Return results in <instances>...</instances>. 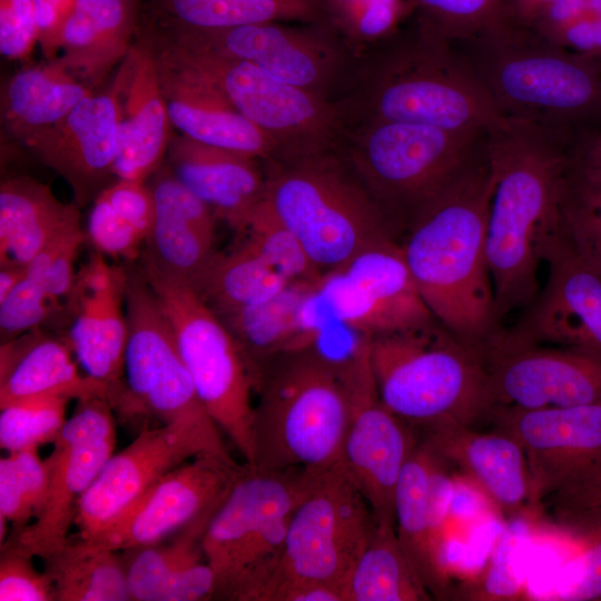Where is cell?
Masks as SVG:
<instances>
[{
  "label": "cell",
  "instance_id": "obj_1",
  "mask_svg": "<svg viewBox=\"0 0 601 601\" xmlns=\"http://www.w3.org/2000/svg\"><path fill=\"white\" fill-rule=\"evenodd\" d=\"M575 134L513 119L487 132L493 189L486 259L497 321L539 294V267L564 226Z\"/></svg>",
  "mask_w": 601,
  "mask_h": 601
},
{
  "label": "cell",
  "instance_id": "obj_2",
  "mask_svg": "<svg viewBox=\"0 0 601 601\" xmlns=\"http://www.w3.org/2000/svg\"><path fill=\"white\" fill-rule=\"evenodd\" d=\"M492 189L485 137L418 208L400 242L431 313L481 354L500 331L486 259Z\"/></svg>",
  "mask_w": 601,
  "mask_h": 601
},
{
  "label": "cell",
  "instance_id": "obj_3",
  "mask_svg": "<svg viewBox=\"0 0 601 601\" xmlns=\"http://www.w3.org/2000/svg\"><path fill=\"white\" fill-rule=\"evenodd\" d=\"M333 101L345 127L407 122L490 132L508 121L455 45L416 13L396 32L354 56Z\"/></svg>",
  "mask_w": 601,
  "mask_h": 601
},
{
  "label": "cell",
  "instance_id": "obj_4",
  "mask_svg": "<svg viewBox=\"0 0 601 601\" xmlns=\"http://www.w3.org/2000/svg\"><path fill=\"white\" fill-rule=\"evenodd\" d=\"M454 45L504 118L574 132L601 125V60L513 22Z\"/></svg>",
  "mask_w": 601,
  "mask_h": 601
},
{
  "label": "cell",
  "instance_id": "obj_5",
  "mask_svg": "<svg viewBox=\"0 0 601 601\" xmlns=\"http://www.w3.org/2000/svg\"><path fill=\"white\" fill-rule=\"evenodd\" d=\"M253 381L250 467L323 471L342 462L348 404L339 361L315 345L286 351L259 363Z\"/></svg>",
  "mask_w": 601,
  "mask_h": 601
},
{
  "label": "cell",
  "instance_id": "obj_6",
  "mask_svg": "<svg viewBox=\"0 0 601 601\" xmlns=\"http://www.w3.org/2000/svg\"><path fill=\"white\" fill-rule=\"evenodd\" d=\"M264 168V199L322 274L394 236L339 144L269 159Z\"/></svg>",
  "mask_w": 601,
  "mask_h": 601
},
{
  "label": "cell",
  "instance_id": "obj_7",
  "mask_svg": "<svg viewBox=\"0 0 601 601\" xmlns=\"http://www.w3.org/2000/svg\"><path fill=\"white\" fill-rule=\"evenodd\" d=\"M370 361L382 402L412 428L471 425L491 407L482 354L437 319L371 337Z\"/></svg>",
  "mask_w": 601,
  "mask_h": 601
},
{
  "label": "cell",
  "instance_id": "obj_8",
  "mask_svg": "<svg viewBox=\"0 0 601 601\" xmlns=\"http://www.w3.org/2000/svg\"><path fill=\"white\" fill-rule=\"evenodd\" d=\"M318 471H259L244 465L203 538L214 599L255 601L277 570L292 516Z\"/></svg>",
  "mask_w": 601,
  "mask_h": 601
},
{
  "label": "cell",
  "instance_id": "obj_9",
  "mask_svg": "<svg viewBox=\"0 0 601 601\" xmlns=\"http://www.w3.org/2000/svg\"><path fill=\"white\" fill-rule=\"evenodd\" d=\"M487 132L407 122L345 127L339 146L396 237Z\"/></svg>",
  "mask_w": 601,
  "mask_h": 601
},
{
  "label": "cell",
  "instance_id": "obj_10",
  "mask_svg": "<svg viewBox=\"0 0 601 601\" xmlns=\"http://www.w3.org/2000/svg\"><path fill=\"white\" fill-rule=\"evenodd\" d=\"M142 256L141 269L169 323L196 392L218 428L254 463V381L249 364L220 318L191 285Z\"/></svg>",
  "mask_w": 601,
  "mask_h": 601
},
{
  "label": "cell",
  "instance_id": "obj_11",
  "mask_svg": "<svg viewBox=\"0 0 601 601\" xmlns=\"http://www.w3.org/2000/svg\"><path fill=\"white\" fill-rule=\"evenodd\" d=\"M140 29L157 53L205 78L267 135L277 147L276 158L339 144L345 122L334 101L279 82L247 61L178 43L145 26Z\"/></svg>",
  "mask_w": 601,
  "mask_h": 601
},
{
  "label": "cell",
  "instance_id": "obj_12",
  "mask_svg": "<svg viewBox=\"0 0 601 601\" xmlns=\"http://www.w3.org/2000/svg\"><path fill=\"white\" fill-rule=\"evenodd\" d=\"M125 381L139 414L191 433L206 452L237 464L201 403L141 267L127 269Z\"/></svg>",
  "mask_w": 601,
  "mask_h": 601
},
{
  "label": "cell",
  "instance_id": "obj_13",
  "mask_svg": "<svg viewBox=\"0 0 601 601\" xmlns=\"http://www.w3.org/2000/svg\"><path fill=\"white\" fill-rule=\"evenodd\" d=\"M376 525L343 462L316 472L292 516L279 565L255 601L278 580L321 582L346 601L349 578Z\"/></svg>",
  "mask_w": 601,
  "mask_h": 601
},
{
  "label": "cell",
  "instance_id": "obj_14",
  "mask_svg": "<svg viewBox=\"0 0 601 601\" xmlns=\"http://www.w3.org/2000/svg\"><path fill=\"white\" fill-rule=\"evenodd\" d=\"M145 26L178 43L247 61L279 82L331 101L354 61L352 50L325 22H265L219 30Z\"/></svg>",
  "mask_w": 601,
  "mask_h": 601
},
{
  "label": "cell",
  "instance_id": "obj_15",
  "mask_svg": "<svg viewBox=\"0 0 601 601\" xmlns=\"http://www.w3.org/2000/svg\"><path fill=\"white\" fill-rule=\"evenodd\" d=\"M339 362L348 404L343 465L377 523L395 526L396 487L417 437L378 395L368 337L359 336L351 354Z\"/></svg>",
  "mask_w": 601,
  "mask_h": 601
},
{
  "label": "cell",
  "instance_id": "obj_16",
  "mask_svg": "<svg viewBox=\"0 0 601 601\" xmlns=\"http://www.w3.org/2000/svg\"><path fill=\"white\" fill-rule=\"evenodd\" d=\"M112 411V406L100 397L78 401L75 413L67 418L51 443V453L45 459L48 490L41 512L24 529L9 534L4 542L42 560L69 542L81 496L114 454L116 424Z\"/></svg>",
  "mask_w": 601,
  "mask_h": 601
},
{
  "label": "cell",
  "instance_id": "obj_17",
  "mask_svg": "<svg viewBox=\"0 0 601 601\" xmlns=\"http://www.w3.org/2000/svg\"><path fill=\"white\" fill-rule=\"evenodd\" d=\"M318 297L334 317L362 337L427 325L436 318L422 299L394 236L324 273Z\"/></svg>",
  "mask_w": 601,
  "mask_h": 601
},
{
  "label": "cell",
  "instance_id": "obj_18",
  "mask_svg": "<svg viewBox=\"0 0 601 601\" xmlns=\"http://www.w3.org/2000/svg\"><path fill=\"white\" fill-rule=\"evenodd\" d=\"M483 358L491 407L601 403V357L565 347L512 343L499 331Z\"/></svg>",
  "mask_w": 601,
  "mask_h": 601
},
{
  "label": "cell",
  "instance_id": "obj_19",
  "mask_svg": "<svg viewBox=\"0 0 601 601\" xmlns=\"http://www.w3.org/2000/svg\"><path fill=\"white\" fill-rule=\"evenodd\" d=\"M495 430L524 450L531 491V519L543 502L577 474L601 464V403L524 410L492 406Z\"/></svg>",
  "mask_w": 601,
  "mask_h": 601
},
{
  "label": "cell",
  "instance_id": "obj_20",
  "mask_svg": "<svg viewBox=\"0 0 601 601\" xmlns=\"http://www.w3.org/2000/svg\"><path fill=\"white\" fill-rule=\"evenodd\" d=\"M126 286L127 269L96 250L77 270L65 311L72 318L67 341L79 365L110 388L116 411L131 417L136 410L125 381Z\"/></svg>",
  "mask_w": 601,
  "mask_h": 601
},
{
  "label": "cell",
  "instance_id": "obj_21",
  "mask_svg": "<svg viewBox=\"0 0 601 601\" xmlns=\"http://www.w3.org/2000/svg\"><path fill=\"white\" fill-rule=\"evenodd\" d=\"M546 283L524 315L500 335L512 343L554 345L601 357V278L563 230L544 255Z\"/></svg>",
  "mask_w": 601,
  "mask_h": 601
},
{
  "label": "cell",
  "instance_id": "obj_22",
  "mask_svg": "<svg viewBox=\"0 0 601 601\" xmlns=\"http://www.w3.org/2000/svg\"><path fill=\"white\" fill-rule=\"evenodd\" d=\"M244 465L209 455L196 456L158 480L106 531L92 539H82L118 552L162 542L218 506Z\"/></svg>",
  "mask_w": 601,
  "mask_h": 601
},
{
  "label": "cell",
  "instance_id": "obj_23",
  "mask_svg": "<svg viewBox=\"0 0 601 601\" xmlns=\"http://www.w3.org/2000/svg\"><path fill=\"white\" fill-rule=\"evenodd\" d=\"M119 119V91L112 77L26 146L69 185L79 208L116 178Z\"/></svg>",
  "mask_w": 601,
  "mask_h": 601
},
{
  "label": "cell",
  "instance_id": "obj_24",
  "mask_svg": "<svg viewBox=\"0 0 601 601\" xmlns=\"http://www.w3.org/2000/svg\"><path fill=\"white\" fill-rule=\"evenodd\" d=\"M200 455L209 454L181 427L142 428L128 446L110 456L81 496L75 521L79 536L92 539L106 531L158 480Z\"/></svg>",
  "mask_w": 601,
  "mask_h": 601
},
{
  "label": "cell",
  "instance_id": "obj_25",
  "mask_svg": "<svg viewBox=\"0 0 601 601\" xmlns=\"http://www.w3.org/2000/svg\"><path fill=\"white\" fill-rule=\"evenodd\" d=\"M445 463L418 441L395 494V531L411 565L433 599H451L444 518L451 481Z\"/></svg>",
  "mask_w": 601,
  "mask_h": 601
},
{
  "label": "cell",
  "instance_id": "obj_26",
  "mask_svg": "<svg viewBox=\"0 0 601 601\" xmlns=\"http://www.w3.org/2000/svg\"><path fill=\"white\" fill-rule=\"evenodd\" d=\"M114 77L120 105L115 176L146 181L165 162L173 125L151 45L140 31Z\"/></svg>",
  "mask_w": 601,
  "mask_h": 601
},
{
  "label": "cell",
  "instance_id": "obj_27",
  "mask_svg": "<svg viewBox=\"0 0 601 601\" xmlns=\"http://www.w3.org/2000/svg\"><path fill=\"white\" fill-rule=\"evenodd\" d=\"M421 432L417 441L454 466L505 519L531 518L530 472L515 439L497 430L481 433L459 424Z\"/></svg>",
  "mask_w": 601,
  "mask_h": 601
},
{
  "label": "cell",
  "instance_id": "obj_28",
  "mask_svg": "<svg viewBox=\"0 0 601 601\" xmlns=\"http://www.w3.org/2000/svg\"><path fill=\"white\" fill-rule=\"evenodd\" d=\"M152 51L168 115L180 135L263 161L277 157L273 140L238 112L214 85Z\"/></svg>",
  "mask_w": 601,
  "mask_h": 601
},
{
  "label": "cell",
  "instance_id": "obj_29",
  "mask_svg": "<svg viewBox=\"0 0 601 601\" xmlns=\"http://www.w3.org/2000/svg\"><path fill=\"white\" fill-rule=\"evenodd\" d=\"M165 162L176 178L217 218L238 233L264 199V161L255 157L173 135Z\"/></svg>",
  "mask_w": 601,
  "mask_h": 601
},
{
  "label": "cell",
  "instance_id": "obj_30",
  "mask_svg": "<svg viewBox=\"0 0 601 601\" xmlns=\"http://www.w3.org/2000/svg\"><path fill=\"white\" fill-rule=\"evenodd\" d=\"M155 219L142 255L160 270L193 284L216 253L213 210L166 162L152 176Z\"/></svg>",
  "mask_w": 601,
  "mask_h": 601
},
{
  "label": "cell",
  "instance_id": "obj_31",
  "mask_svg": "<svg viewBox=\"0 0 601 601\" xmlns=\"http://www.w3.org/2000/svg\"><path fill=\"white\" fill-rule=\"evenodd\" d=\"M73 355L67 339L40 328L1 343L0 408L31 397L60 396L77 401L100 397L116 411L110 388L80 372Z\"/></svg>",
  "mask_w": 601,
  "mask_h": 601
},
{
  "label": "cell",
  "instance_id": "obj_32",
  "mask_svg": "<svg viewBox=\"0 0 601 601\" xmlns=\"http://www.w3.org/2000/svg\"><path fill=\"white\" fill-rule=\"evenodd\" d=\"M141 8V0H75L57 59L93 88L102 86L136 40Z\"/></svg>",
  "mask_w": 601,
  "mask_h": 601
},
{
  "label": "cell",
  "instance_id": "obj_33",
  "mask_svg": "<svg viewBox=\"0 0 601 601\" xmlns=\"http://www.w3.org/2000/svg\"><path fill=\"white\" fill-rule=\"evenodd\" d=\"M318 280L292 283L264 302L217 315L244 353L252 375L265 359L316 343L321 326L313 319V308Z\"/></svg>",
  "mask_w": 601,
  "mask_h": 601
},
{
  "label": "cell",
  "instance_id": "obj_34",
  "mask_svg": "<svg viewBox=\"0 0 601 601\" xmlns=\"http://www.w3.org/2000/svg\"><path fill=\"white\" fill-rule=\"evenodd\" d=\"M95 89L57 58L31 65L2 86L1 124L12 140L27 146Z\"/></svg>",
  "mask_w": 601,
  "mask_h": 601
},
{
  "label": "cell",
  "instance_id": "obj_35",
  "mask_svg": "<svg viewBox=\"0 0 601 601\" xmlns=\"http://www.w3.org/2000/svg\"><path fill=\"white\" fill-rule=\"evenodd\" d=\"M80 225L79 207L59 200L50 186L13 176L0 186V264L27 266L56 236Z\"/></svg>",
  "mask_w": 601,
  "mask_h": 601
},
{
  "label": "cell",
  "instance_id": "obj_36",
  "mask_svg": "<svg viewBox=\"0 0 601 601\" xmlns=\"http://www.w3.org/2000/svg\"><path fill=\"white\" fill-rule=\"evenodd\" d=\"M141 20L188 30H219L265 22H324V0H146Z\"/></svg>",
  "mask_w": 601,
  "mask_h": 601
},
{
  "label": "cell",
  "instance_id": "obj_37",
  "mask_svg": "<svg viewBox=\"0 0 601 601\" xmlns=\"http://www.w3.org/2000/svg\"><path fill=\"white\" fill-rule=\"evenodd\" d=\"M292 282L239 238L227 252L215 253L191 287L216 314L264 302Z\"/></svg>",
  "mask_w": 601,
  "mask_h": 601
},
{
  "label": "cell",
  "instance_id": "obj_38",
  "mask_svg": "<svg viewBox=\"0 0 601 601\" xmlns=\"http://www.w3.org/2000/svg\"><path fill=\"white\" fill-rule=\"evenodd\" d=\"M43 561L58 601L131 600L126 564L118 551L92 545L78 536L70 538L59 552Z\"/></svg>",
  "mask_w": 601,
  "mask_h": 601
},
{
  "label": "cell",
  "instance_id": "obj_39",
  "mask_svg": "<svg viewBox=\"0 0 601 601\" xmlns=\"http://www.w3.org/2000/svg\"><path fill=\"white\" fill-rule=\"evenodd\" d=\"M433 600L405 555L395 526L376 525L346 589V601Z\"/></svg>",
  "mask_w": 601,
  "mask_h": 601
},
{
  "label": "cell",
  "instance_id": "obj_40",
  "mask_svg": "<svg viewBox=\"0 0 601 601\" xmlns=\"http://www.w3.org/2000/svg\"><path fill=\"white\" fill-rule=\"evenodd\" d=\"M218 506L176 532L168 543L159 542L131 550L136 553L126 564L131 600L160 601L164 590L173 580L190 566L206 560L203 538Z\"/></svg>",
  "mask_w": 601,
  "mask_h": 601
},
{
  "label": "cell",
  "instance_id": "obj_41",
  "mask_svg": "<svg viewBox=\"0 0 601 601\" xmlns=\"http://www.w3.org/2000/svg\"><path fill=\"white\" fill-rule=\"evenodd\" d=\"M555 533L568 546L571 572L552 600L601 599V505L554 514Z\"/></svg>",
  "mask_w": 601,
  "mask_h": 601
},
{
  "label": "cell",
  "instance_id": "obj_42",
  "mask_svg": "<svg viewBox=\"0 0 601 601\" xmlns=\"http://www.w3.org/2000/svg\"><path fill=\"white\" fill-rule=\"evenodd\" d=\"M416 11L415 0H324V22L354 56L396 32Z\"/></svg>",
  "mask_w": 601,
  "mask_h": 601
},
{
  "label": "cell",
  "instance_id": "obj_43",
  "mask_svg": "<svg viewBox=\"0 0 601 601\" xmlns=\"http://www.w3.org/2000/svg\"><path fill=\"white\" fill-rule=\"evenodd\" d=\"M48 490V471L38 449L9 452L0 460V542L7 525L17 533L41 512Z\"/></svg>",
  "mask_w": 601,
  "mask_h": 601
},
{
  "label": "cell",
  "instance_id": "obj_44",
  "mask_svg": "<svg viewBox=\"0 0 601 601\" xmlns=\"http://www.w3.org/2000/svg\"><path fill=\"white\" fill-rule=\"evenodd\" d=\"M237 235L292 283L315 282L323 275L265 199L252 210Z\"/></svg>",
  "mask_w": 601,
  "mask_h": 601
},
{
  "label": "cell",
  "instance_id": "obj_45",
  "mask_svg": "<svg viewBox=\"0 0 601 601\" xmlns=\"http://www.w3.org/2000/svg\"><path fill=\"white\" fill-rule=\"evenodd\" d=\"M416 16L453 43L497 33L512 20L509 0H415Z\"/></svg>",
  "mask_w": 601,
  "mask_h": 601
},
{
  "label": "cell",
  "instance_id": "obj_46",
  "mask_svg": "<svg viewBox=\"0 0 601 601\" xmlns=\"http://www.w3.org/2000/svg\"><path fill=\"white\" fill-rule=\"evenodd\" d=\"M69 401L60 396H37L1 407V449L9 453L52 443L67 421Z\"/></svg>",
  "mask_w": 601,
  "mask_h": 601
},
{
  "label": "cell",
  "instance_id": "obj_47",
  "mask_svg": "<svg viewBox=\"0 0 601 601\" xmlns=\"http://www.w3.org/2000/svg\"><path fill=\"white\" fill-rule=\"evenodd\" d=\"M563 225L575 253L601 278V178L570 168Z\"/></svg>",
  "mask_w": 601,
  "mask_h": 601
},
{
  "label": "cell",
  "instance_id": "obj_48",
  "mask_svg": "<svg viewBox=\"0 0 601 601\" xmlns=\"http://www.w3.org/2000/svg\"><path fill=\"white\" fill-rule=\"evenodd\" d=\"M83 239L81 226H73L50 240L27 265V276L40 283L48 296L62 307L75 284V263Z\"/></svg>",
  "mask_w": 601,
  "mask_h": 601
},
{
  "label": "cell",
  "instance_id": "obj_49",
  "mask_svg": "<svg viewBox=\"0 0 601 601\" xmlns=\"http://www.w3.org/2000/svg\"><path fill=\"white\" fill-rule=\"evenodd\" d=\"M62 311L65 307L56 304L43 286L26 274L0 303L1 343L40 328Z\"/></svg>",
  "mask_w": 601,
  "mask_h": 601
},
{
  "label": "cell",
  "instance_id": "obj_50",
  "mask_svg": "<svg viewBox=\"0 0 601 601\" xmlns=\"http://www.w3.org/2000/svg\"><path fill=\"white\" fill-rule=\"evenodd\" d=\"M87 236L97 252L126 260L139 257L147 242L140 231L116 213L101 193L92 201Z\"/></svg>",
  "mask_w": 601,
  "mask_h": 601
},
{
  "label": "cell",
  "instance_id": "obj_51",
  "mask_svg": "<svg viewBox=\"0 0 601 601\" xmlns=\"http://www.w3.org/2000/svg\"><path fill=\"white\" fill-rule=\"evenodd\" d=\"M32 558L12 543L1 544L0 601H53L52 580L38 571Z\"/></svg>",
  "mask_w": 601,
  "mask_h": 601
},
{
  "label": "cell",
  "instance_id": "obj_52",
  "mask_svg": "<svg viewBox=\"0 0 601 601\" xmlns=\"http://www.w3.org/2000/svg\"><path fill=\"white\" fill-rule=\"evenodd\" d=\"M39 40L31 0H0V52L10 60H27Z\"/></svg>",
  "mask_w": 601,
  "mask_h": 601
},
{
  "label": "cell",
  "instance_id": "obj_53",
  "mask_svg": "<svg viewBox=\"0 0 601 601\" xmlns=\"http://www.w3.org/2000/svg\"><path fill=\"white\" fill-rule=\"evenodd\" d=\"M101 194L121 218L148 239L155 219V199L150 185L116 178Z\"/></svg>",
  "mask_w": 601,
  "mask_h": 601
},
{
  "label": "cell",
  "instance_id": "obj_54",
  "mask_svg": "<svg viewBox=\"0 0 601 601\" xmlns=\"http://www.w3.org/2000/svg\"><path fill=\"white\" fill-rule=\"evenodd\" d=\"M546 502L552 505L554 514L601 505V464L566 481L543 504Z\"/></svg>",
  "mask_w": 601,
  "mask_h": 601
},
{
  "label": "cell",
  "instance_id": "obj_55",
  "mask_svg": "<svg viewBox=\"0 0 601 601\" xmlns=\"http://www.w3.org/2000/svg\"><path fill=\"white\" fill-rule=\"evenodd\" d=\"M36 11L41 51L46 59L57 58L61 33L75 0H31Z\"/></svg>",
  "mask_w": 601,
  "mask_h": 601
},
{
  "label": "cell",
  "instance_id": "obj_56",
  "mask_svg": "<svg viewBox=\"0 0 601 601\" xmlns=\"http://www.w3.org/2000/svg\"><path fill=\"white\" fill-rule=\"evenodd\" d=\"M554 43L601 60V13L587 11L571 22Z\"/></svg>",
  "mask_w": 601,
  "mask_h": 601
},
{
  "label": "cell",
  "instance_id": "obj_57",
  "mask_svg": "<svg viewBox=\"0 0 601 601\" xmlns=\"http://www.w3.org/2000/svg\"><path fill=\"white\" fill-rule=\"evenodd\" d=\"M588 10L585 0H553L529 27L536 35L554 42L559 35Z\"/></svg>",
  "mask_w": 601,
  "mask_h": 601
},
{
  "label": "cell",
  "instance_id": "obj_58",
  "mask_svg": "<svg viewBox=\"0 0 601 601\" xmlns=\"http://www.w3.org/2000/svg\"><path fill=\"white\" fill-rule=\"evenodd\" d=\"M571 169L585 177L601 178V130L575 134L571 146Z\"/></svg>",
  "mask_w": 601,
  "mask_h": 601
},
{
  "label": "cell",
  "instance_id": "obj_59",
  "mask_svg": "<svg viewBox=\"0 0 601 601\" xmlns=\"http://www.w3.org/2000/svg\"><path fill=\"white\" fill-rule=\"evenodd\" d=\"M553 0H509V13L513 23L529 28L538 14Z\"/></svg>",
  "mask_w": 601,
  "mask_h": 601
},
{
  "label": "cell",
  "instance_id": "obj_60",
  "mask_svg": "<svg viewBox=\"0 0 601 601\" xmlns=\"http://www.w3.org/2000/svg\"><path fill=\"white\" fill-rule=\"evenodd\" d=\"M0 269V303L13 290L26 275L27 266L6 263Z\"/></svg>",
  "mask_w": 601,
  "mask_h": 601
},
{
  "label": "cell",
  "instance_id": "obj_61",
  "mask_svg": "<svg viewBox=\"0 0 601 601\" xmlns=\"http://www.w3.org/2000/svg\"><path fill=\"white\" fill-rule=\"evenodd\" d=\"M590 12L601 13V0H585Z\"/></svg>",
  "mask_w": 601,
  "mask_h": 601
}]
</instances>
